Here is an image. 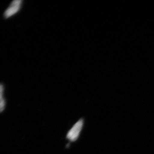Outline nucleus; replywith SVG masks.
<instances>
[{"label": "nucleus", "instance_id": "f03ea898", "mask_svg": "<svg viewBox=\"0 0 154 154\" xmlns=\"http://www.w3.org/2000/svg\"><path fill=\"white\" fill-rule=\"evenodd\" d=\"M22 4V1L21 0L13 1L4 13L5 18L8 19L17 14L21 8Z\"/></svg>", "mask_w": 154, "mask_h": 154}, {"label": "nucleus", "instance_id": "f257e3e1", "mask_svg": "<svg viewBox=\"0 0 154 154\" xmlns=\"http://www.w3.org/2000/svg\"><path fill=\"white\" fill-rule=\"evenodd\" d=\"M84 125L83 119H80L73 126L71 129L69 131L67 134V138L71 141H75L79 137L81 131Z\"/></svg>", "mask_w": 154, "mask_h": 154}, {"label": "nucleus", "instance_id": "7ed1b4c3", "mask_svg": "<svg viewBox=\"0 0 154 154\" xmlns=\"http://www.w3.org/2000/svg\"><path fill=\"white\" fill-rule=\"evenodd\" d=\"M4 87L0 84V112H2L5 107V101L4 98Z\"/></svg>", "mask_w": 154, "mask_h": 154}]
</instances>
